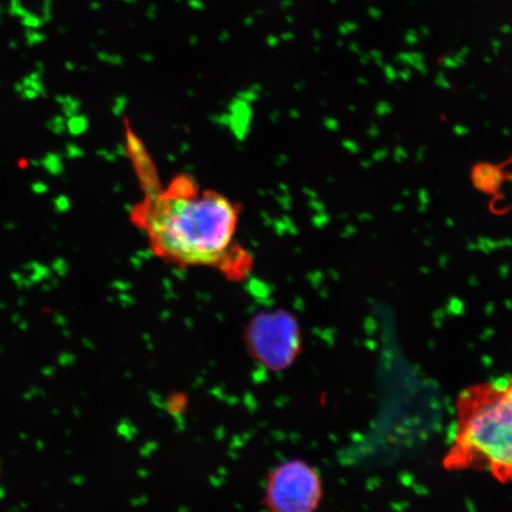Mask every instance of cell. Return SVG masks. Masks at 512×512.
Returning a JSON list of instances; mask_svg holds the SVG:
<instances>
[{"label":"cell","mask_w":512,"mask_h":512,"mask_svg":"<svg viewBox=\"0 0 512 512\" xmlns=\"http://www.w3.org/2000/svg\"><path fill=\"white\" fill-rule=\"evenodd\" d=\"M126 150L142 188L130 220L159 260L179 268H208L229 281H242L254 259L238 239L242 208L190 174L160 183L142 140L126 124Z\"/></svg>","instance_id":"6da1fadb"},{"label":"cell","mask_w":512,"mask_h":512,"mask_svg":"<svg viewBox=\"0 0 512 512\" xmlns=\"http://www.w3.org/2000/svg\"><path fill=\"white\" fill-rule=\"evenodd\" d=\"M454 418L445 469L486 472L499 483L512 484V375L462 390Z\"/></svg>","instance_id":"7a4b0ae2"},{"label":"cell","mask_w":512,"mask_h":512,"mask_svg":"<svg viewBox=\"0 0 512 512\" xmlns=\"http://www.w3.org/2000/svg\"><path fill=\"white\" fill-rule=\"evenodd\" d=\"M248 355L268 371L291 368L303 351V332L296 316L283 309L256 313L243 332Z\"/></svg>","instance_id":"3957f363"},{"label":"cell","mask_w":512,"mask_h":512,"mask_svg":"<svg viewBox=\"0 0 512 512\" xmlns=\"http://www.w3.org/2000/svg\"><path fill=\"white\" fill-rule=\"evenodd\" d=\"M323 495L316 467L303 459H288L268 473L264 507L266 512H316Z\"/></svg>","instance_id":"277c9868"},{"label":"cell","mask_w":512,"mask_h":512,"mask_svg":"<svg viewBox=\"0 0 512 512\" xmlns=\"http://www.w3.org/2000/svg\"><path fill=\"white\" fill-rule=\"evenodd\" d=\"M471 179L475 188L484 194L494 195L503 184V170L490 163H478L473 166Z\"/></svg>","instance_id":"5b68a950"},{"label":"cell","mask_w":512,"mask_h":512,"mask_svg":"<svg viewBox=\"0 0 512 512\" xmlns=\"http://www.w3.org/2000/svg\"><path fill=\"white\" fill-rule=\"evenodd\" d=\"M15 92L24 101H35L40 98H47L48 92L42 79V74L32 70L25 75L21 81L15 83Z\"/></svg>","instance_id":"8992f818"},{"label":"cell","mask_w":512,"mask_h":512,"mask_svg":"<svg viewBox=\"0 0 512 512\" xmlns=\"http://www.w3.org/2000/svg\"><path fill=\"white\" fill-rule=\"evenodd\" d=\"M23 272L34 286L43 284L44 281H47L53 275L50 267L37 260H30L27 264H24Z\"/></svg>","instance_id":"52a82bcc"},{"label":"cell","mask_w":512,"mask_h":512,"mask_svg":"<svg viewBox=\"0 0 512 512\" xmlns=\"http://www.w3.org/2000/svg\"><path fill=\"white\" fill-rule=\"evenodd\" d=\"M41 168L50 176H60L63 172L64 166L60 153L47 152L40 159Z\"/></svg>","instance_id":"ba28073f"},{"label":"cell","mask_w":512,"mask_h":512,"mask_svg":"<svg viewBox=\"0 0 512 512\" xmlns=\"http://www.w3.org/2000/svg\"><path fill=\"white\" fill-rule=\"evenodd\" d=\"M24 37L25 44H27V46L30 48L36 47L38 44L46 42L48 38L44 32L37 29H25Z\"/></svg>","instance_id":"9c48e42d"},{"label":"cell","mask_w":512,"mask_h":512,"mask_svg":"<svg viewBox=\"0 0 512 512\" xmlns=\"http://www.w3.org/2000/svg\"><path fill=\"white\" fill-rule=\"evenodd\" d=\"M55 101L61 106L64 115H67V117H73L78 111V104L69 96L57 95Z\"/></svg>","instance_id":"30bf717a"},{"label":"cell","mask_w":512,"mask_h":512,"mask_svg":"<svg viewBox=\"0 0 512 512\" xmlns=\"http://www.w3.org/2000/svg\"><path fill=\"white\" fill-rule=\"evenodd\" d=\"M47 130L55 134V136H61L66 131L67 123L61 115H55V117L49 119L46 124Z\"/></svg>","instance_id":"8fae6325"},{"label":"cell","mask_w":512,"mask_h":512,"mask_svg":"<svg viewBox=\"0 0 512 512\" xmlns=\"http://www.w3.org/2000/svg\"><path fill=\"white\" fill-rule=\"evenodd\" d=\"M67 128L72 136H79L86 128V121L81 117H69Z\"/></svg>","instance_id":"7c38bea8"},{"label":"cell","mask_w":512,"mask_h":512,"mask_svg":"<svg viewBox=\"0 0 512 512\" xmlns=\"http://www.w3.org/2000/svg\"><path fill=\"white\" fill-rule=\"evenodd\" d=\"M10 279L12 280V283H14L17 288H19V290H30V288L34 287L24 272H12L10 274Z\"/></svg>","instance_id":"4fadbf2b"},{"label":"cell","mask_w":512,"mask_h":512,"mask_svg":"<svg viewBox=\"0 0 512 512\" xmlns=\"http://www.w3.org/2000/svg\"><path fill=\"white\" fill-rule=\"evenodd\" d=\"M21 24L25 29H37L40 30L44 23L42 21L41 16L34 14V12L29 11L27 16H24L21 19Z\"/></svg>","instance_id":"5bb4252c"},{"label":"cell","mask_w":512,"mask_h":512,"mask_svg":"<svg viewBox=\"0 0 512 512\" xmlns=\"http://www.w3.org/2000/svg\"><path fill=\"white\" fill-rule=\"evenodd\" d=\"M29 10L25 8L22 0H10L8 14L11 17L22 19L28 15Z\"/></svg>","instance_id":"9a60e30c"},{"label":"cell","mask_w":512,"mask_h":512,"mask_svg":"<svg viewBox=\"0 0 512 512\" xmlns=\"http://www.w3.org/2000/svg\"><path fill=\"white\" fill-rule=\"evenodd\" d=\"M50 270L56 277L63 278L66 277L68 272L67 262L62 258H56L51 262Z\"/></svg>","instance_id":"2e32d148"},{"label":"cell","mask_w":512,"mask_h":512,"mask_svg":"<svg viewBox=\"0 0 512 512\" xmlns=\"http://www.w3.org/2000/svg\"><path fill=\"white\" fill-rule=\"evenodd\" d=\"M54 209L57 211V213L63 214L66 213V211L70 208V202L69 198L64 195H59L54 198Z\"/></svg>","instance_id":"e0dca14e"},{"label":"cell","mask_w":512,"mask_h":512,"mask_svg":"<svg viewBox=\"0 0 512 512\" xmlns=\"http://www.w3.org/2000/svg\"><path fill=\"white\" fill-rule=\"evenodd\" d=\"M41 18L44 24H47L53 18V0H42Z\"/></svg>","instance_id":"ac0fdd59"},{"label":"cell","mask_w":512,"mask_h":512,"mask_svg":"<svg viewBox=\"0 0 512 512\" xmlns=\"http://www.w3.org/2000/svg\"><path fill=\"white\" fill-rule=\"evenodd\" d=\"M30 190L32 194L37 196L47 195L49 191V185L43 181H35L31 183Z\"/></svg>","instance_id":"d6986e66"},{"label":"cell","mask_w":512,"mask_h":512,"mask_svg":"<svg viewBox=\"0 0 512 512\" xmlns=\"http://www.w3.org/2000/svg\"><path fill=\"white\" fill-rule=\"evenodd\" d=\"M57 285H59V279L54 277V274H53L47 281H44V283L41 284V291L44 293L50 292Z\"/></svg>","instance_id":"ffe728a7"},{"label":"cell","mask_w":512,"mask_h":512,"mask_svg":"<svg viewBox=\"0 0 512 512\" xmlns=\"http://www.w3.org/2000/svg\"><path fill=\"white\" fill-rule=\"evenodd\" d=\"M81 155L80 150L73 144H69L66 149V156L68 158H75Z\"/></svg>","instance_id":"44dd1931"},{"label":"cell","mask_w":512,"mask_h":512,"mask_svg":"<svg viewBox=\"0 0 512 512\" xmlns=\"http://www.w3.org/2000/svg\"><path fill=\"white\" fill-rule=\"evenodd\" d=\"M3 228L6 232H14L18 228V224L15 221H8L4 223Z\"/></svg>","instance_id":"7402d4cb"},{"label":"cell","mask_w":512,"mask_h":512,"mask_svg":"<svg viewBox=\"0 0 512 512\" xmlns=\"http://www.w3.org/2000/svg\"><path fill=\"white\" fill-rule=\"evenodd\" d=\"M35 70L36 72L41 73L43 75L44 72H46V67H44V64L42 62L38 61L35 63Z\"/></svg>","instance_id":"603a6c76"},{"label":"cell","mask_w":512,"mask_h":512,"mask_svg":"<svg viewBox=\"0 0 512 512\" xmlns=\"http://www.w3.org/2000/svg\"><path fill=\"white\" fill-rule=\"evenodd\" d=\"M28 165L31 166V168H41V163H40V160L38 159H30L28 160Z\"/></svg>","instance_id":"cb8c5ba5"},{"label":"cell","mask_w":512,"mask_h":512,"mask_svg":"<svg viewBox=\"0 0 512 512\" xmlns=\"http://www.w3.org/2000/svg\"><path fill=\"white\" fill-rule=\"evenodd\" d=\"M9 46L11 49H16L18 48V44L15 40H11L10 43H9Z\"/></svg>","instance_id":"d4e9b609"},{"label":"cell","mask_w":512,"mask_h":512,"mask_svg":"<svg viewBox=\"0 0 512 512\" xmlns=\"http://www.w3.org/2000/svg\"><path fill=\"white\" fill-rule=\"evenodd\" d=\"M3 12H4L3 6L0 5V24L3 23Z\"/></svg>","instance_id":"484cf974"}]
</instances>
